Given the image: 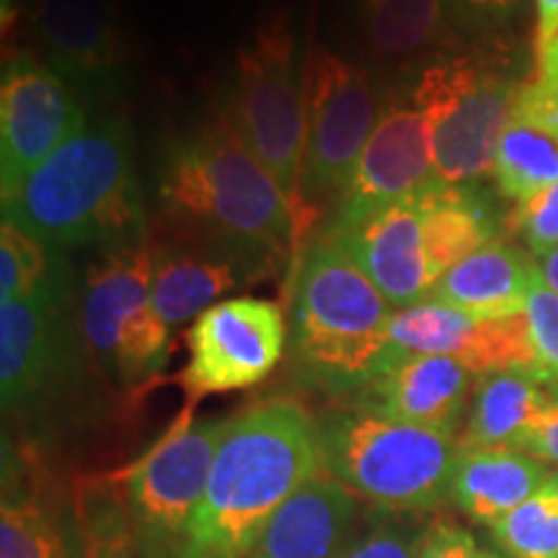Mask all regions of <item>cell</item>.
<instances>
[{
  "instance_id": "6da1fadb",
  "label": "cell",
  "mask_w": 558,
  "mask_h": 558,
  "mask_svg": "<svg viewBox=\"0 0 558 558\" xmlns=\"http://www.w3.org/2000/svg\"><path fill=\"white\" fill-rule=\"evenodd\" d=\"M320 473L318 422L300 403L269 399L230 416L184 558H246L279 507Z\"/></svg>"
},
{
  "instance_id": "7a4b0ae2",
  "label": "cell",
  "mask_w": 558,
  "mask_h": 558,
  "mask_svg": "<svg viewBox=\"0 0 558 558\" xmlns=\"http://www.w3.org/2000/svg\"><path fill=\"white\" fill-rule=\"evenodd\" d=\"M158 202L171 230L239 251L271 275L298 243L292 202L226 114L166 148Z\"/></svg>"
},
{
  "instance_id": "3957f363",
  "label": "cell",
  "mask_w": 558,
  "mask_h": 558,
  "mask_svg": "<svg viewBox=\"0 0 558 558\" xmlns=\"http://www.w3.org/2000/svg\"><path fill=\"white\" fill-rule=\"evenodd\" d=\"M396 308L349 254L318 233L305 241L288 282L290 369L303 388L352 396L399 360Z\"/></svg>"
},
{
  "instance_id": "277c9868",
  "label": "cell",
  "mask_w": 558,
  "mask_h": 558,
  "mask_svg": "<svg viewBox=\"0 0 558 558\" xmlns=\"http://www.w3.org/2000/svg\"><path fill=\"white\" fill-rule=\"evenodd\" d=\"M3 220L62 254L145 241V202L124 122L117 117L88 120L3 197Z\"/></svg>"
},
{
  "instance_id": "5b68a950",
  "label": "cell",
  "mask_w": 558,
  "mask_h": 558,
  "mask_svg": "<svg viewBox=\"0 0 558 558\" xmlns=\"http://www.w3.org/2000/svg\"><path fill=\"white\" fill-rule=\"evenodd\" d=\"M318 435L324 471L380 512H429L450 497L458 437L352 403L320 416Z\"/></svg>"
},
{
  "instance_id": "8992f818",
  "label": "cell",
  "mask_w": 558,
  "mask_h": 558,
  "mask_svg": "<svg viewBox=\"0 0 558 558\" xmlns=\"http://www.w3.org/2000/svg\"><path fill=\"white\" fill-rule=\"evenodd\" d=\"M522 83L481 54H452L424 65L411 104L427 122L437 184L476 186L492 177Z\"/></svg>"
},
{
  "instance_id": "52a82bcc",
  "label": "cell",
  "mask_w": 558,
  "mask_h": 558,
  "mask_svg": "<svg viewBox=\"0 0 558 558\" xmlns=\"http://www.w3.org/2000/svg\"><path fill=\"white\" fill-rule=\"evenodd\" d=\"M78 324L88 357L120 388L156 378L169 362L171 329L153 305L148 241L104 251L78 288Z\"/></svg>"
},
{
  "instance_id": "ba28073f",
  "label": "cell",
  "mask_w": 558,
  "mask_h": 558,
  "mask_svg": "<svg viewBox=\"0 0 558 558\" xmlns=\"http://www.w3.org/2000/svg\"><path fill=\"white\" fill-rule=\"evenodd\" d=\"M383 114L365 68L316 50L305 68V150L295 197L298 233L337 202Z\"/></svg>"
},
{
  "instance_id": "9c48e42d",
  "label": "cell",
  "mask_w": 558,
  "mask_h": 558,
  "mask_svg": "<svg viewBox=\"0 0 558 558\" xmlns=\"http://www.w3.org/2000/svg\"><path fill=\"white\" fill-rule=\"evenodd\" d=\"M226 120L295 209L305 150V88L284 16L269 19L239 52Z\"/></svg>"
},
{
  "instance_id": "30bf717a",
  "label": "cell",
  "mask_w": 558,
  "mask_h": 558,
  "mask_svg": "<svg viewBox=\"0 0 558 558\" xmlns=\"http://www.w3.org/2000/svg\"><path fill=\"white\" fill-rule=\"evenodd\" d=\"M226 424L228 418L197 422L184 411L169 435L124 471L120 494L140 558H163L184 548Z\"/></svg>"
},
{
  "instance_id": "8fae6325",
  "label": "cell",
  "mask_w": 558,
  "mask_h": 558,
  "mask_svg": "<svg viewBox=\"0 0 558 558\" xmlns=\"http://www.w3.org/2000/svg\"><path fill=\"white\" fill-rule=\"evenodd\" d=\"M83 337L70 269L32 295L0 303V399L5 414L54 401L78 369Z\"/></svg>"
},
{
  "instance_id": "7c38bea8",
  "label": "cell",
  "mask_w": 558,
  "mask_h": 558,
  "mask_svg": "<svg viewBox=\"0 0 558 558\" xmlns=\"http://www.w3.org/2000/svg\"><path fill=\"white\" fill-rule=\"evenodd\" d=\"M190 362L179 375L190 401L267 380L288 349V313L262 298H226L186 331Z\"/></svg>"
},
{
  "instance_id": "4fadbf2b",
  "label": "cell",
  "mask_w": 558,
  "mask_h": 558,
  "mask_svg": "<svg viewBox=\"0 0 558 558\" xmlns=\"http://www.w3.org/2000/svg\"><path fill=\"white\" fill-rule=\"evenodd\" d=\"M88 124L73 83L29 52L5 58L0 81V194L21 181Z\"/></svg>"
},
{
  "instance_id": "5bb4252c",
  "label": "cell",
  "mask_w": 558,
  "mask_h": 558,
  "mask_svg": "<svg viewBox=\"0 0 558 558\" xmlns=\"http://www.w3.org/2000/svg\"><path fill=\"white\" fill-rule=\"evenodd\" d=\"M437 184L429 130L414 104L383 109L347 186L320 230L344 228L375 209L416 197Z\"/></svg>"
},
{
  "instance_id": "9a60e30c",
  "label": "cell",
  "mask_w": 558,
  "mask_h": 558,
  "mask_svg": "<svg viewBox=\"0 0 558 558\" xmlns=\"http://www.w3.org/2000/svg\"><path fill=\"white\" fill-rule=\"evenodd\" d=\"M390 339L401 354H442L463 362L473 375L525 369L533 373L525 313L507 318H478L450 305L422 300L393 313Z\"/></svg>"
},
{
  "instance_id": "2e32d148",
  "label": "cell",
  "mask_w": 558,
  "mask_h": 558,
  "mask_svg": "<svg viewBox=\"0 0 558 558\" xmlns=\"http://www.w3.org/2000/svg\"><path fill=\"white\" fill-rule=\"evenodd\" d=\"M347 251L396 311L427 300L435 275L424 246L422 197L375 209L344 228L320 230Z\"/></svg>"
},
{
  "instance_id": "e0dca14e",
  "label": "cell",
  "mask_w": 558,
  "mask_h": 558,
  "mask_svg": "<svg viewBox=\"0 0 558 558\" xmlns=\"http://www.w3.org/2000/svg\"><path fill=\"white\" fill-rule=\"evenodd\" d=\"M153 246V305L169 329L197 318L228 292L275 277L239 251L171 230Z\"/></svg>"
},
{
  "instance_id": "ac0fdd59",
  "label": "cell",
  "mask_w": 558,
  "mask_h": 558,
  "mask_svg": "<svg viewBox=\"0 0 558 558\" xmlns=\"http://www.w3.org/2000/svg\"><path fill=\"white\" fill-rule=\"evenodd\" d=\"M476 375L442 354H401L352 393V407L458 437Z\"/></svg>"
},
{
  "instance_id": "d6986e66",
  "label": "cell",
  "mask_w": 558,
  "mask_h": 558,
  "mask_svg": "<svg viewBox=\"0 0 558 558\" xmlns=\"http://www.w3.org/2000/svg\"><path fill=\"white\" fill-rule=\"evenodd\" d=\"M492 179L505 199L533 197L558 181V81L522 83L501 132Z\"/></svg>"
},
{
  "instance_id": "ffe728a7",
  "label": "cell",
  "mask_w": 558,
  "mask_h": 558,
  "mask_svg": "<svg viewBox=\"0 0 558 558\" xmlns=\"http://www.w3.org/2000/svg\"><path fill=\"white\" fill-rule=\"evenodd\" d=\"M360 499L329 473L279 507L246 558H331L357 530Z\"/></svg>"
},
{
  "instance_id": "44dd1931",
  "label": "cell",
  "mask_w": 558,
  "mask_h": 558,
  "mask_svg": "<svg viewBox=\"0 0 558 558\" xmlns=\"http://www.w3.org/2000/svg\"><path fill=\"white\" fill-rule=\"evenodd\" d=\"M47 65L70 83H96L120 58L114 0H41L32 16Z\"/></svg>"
},
{
  "instance_id": "7402d4cb",
  "label": "cell",
  "mask_w": 558,
  "mask_h": 558,
  "mask_svg": "<svg viewBox=\"0 0 558 558\" xmlns=\"http://www.w3.org/2000/svg\"><path fill=\"white\" fill-rule=\"evenodd\" d=\"M538 264L514 243L501 239L460 259L432 284L427 300L478 318H507L525 313Z\"/></svg>"
},
{
  "instance_id": "603a6c76",
  "label": "cell",
  "mask_w": 558,
  "mask_h": 558,
  "mask_svg": "<svg viewBox=\"0 0 558 558\" xmlns=\"http://www.w3.org/2000/svg\"><path fill=\"white\" fill-rule=\"evenodd\" d=\"M554 478L546 463L512 448L460 450L450 499L478 525L492 527Z\"/></svg>"
},
{
  "instance_id": "cb8c5ba5",
  "label": "cell",
  "mask_w": 558,
  "mask_h": 558,
  "mask_svg": "<svg viewBox=\"0 0 558 558\" xmlns=\"http://www.w3.org/2000/svg\"><path fill=\"white\" fill-rule=\"evenodd\" d=\"M550 399L554 396L548 393V388L525 369L478 375L476 386H473L465 429L458 437V448L514 450Z\"/></svg>"
},
{
  "instance_id": "d4e9b609",
  "label": "cell",
  "mask_w": 558,
  "mask_h": 558,
  "mask_svg": "<svg viewBox=\"0 0 558 558\" xmlns=\"http://www.w3.org/2000/svg\"><path fill=\"white\" fill-rule=\"evenodd\" d=\"M418 197L424 209V246L435 282L460 259L497 239L501 222L481 184H435Z\"/></svg>"
},
{
  "instance_id": "484cf974",
  "label": "cell",
  "mask_w": 558,
  "mask_h": 558,
  "mask_svg": "<svg viewBox=\"0 0 558 558\" xmlns=\"http://www.w3.org/2000/svg\"><path fill=\"white\" fill-rule=\"evenodd\" d=\"M362 29L378 58L411 62L458 39L445 0H360Z\"/></svg>"
},
{
  "instance_id": "4316f807",
  "label": "cell",
  "mask_w": 558,
  "mask_h": 558,
  "mask_svg": "<svg viewBox=\"0 0 558 558\" xmlns=\"http://www.w3.org/2000/svg\"><path fill=\"white\" fill-rule=\"evenodd\" d=\"M81 535L70 538L60 512L37 497H3L0 558H78Z\"/></svg>"
},
{
  "instance_id": "83f0119b",
  "label": "cell",
  "mask_w": 558,
  "mask_h": 558,
  "mask_svg": "<svg viewBox=\"0 0 558 558\" xmlns=\"http://www.w3.org/2000/svg\"><path fill=\"white\" fill-rule=\"evenodd\" d=\"M78 558H140L122 494L107 481H90L78 497Z\"/></svg>"
},
{
  "instance_id": "f1b7e54d",
  "label": "cell",
  "mask_w": 558,
  "mask_h": 558,
  "mask_svg": "<svg viewBox=\"0 0 558 558\" xmlns=\"http://www.w3.org/2000/svg\"><path fill=\"white\" fill-rule=\"evenodd\" d=\"M70 264L62 251L32 239L29 233L3 220L0 226V303H13L65 275Z\"/></svg>"
},
{
  "instance_id": "f546056e",
  "label": "cell",
  "mask_w": 558,
  "mask_h": 558,
  "mask_svg": "<svg viewBox=\"0 0 558 558\" xmlns=\"http://www.w3.org/2000/svg\"><path fill=\"white\" fill-rule=\"evenodd\" d=\"M492 538L509 558H558V481L492 525Z\"/></svg>"
},
{
  "instance_id": "4dcf8cb0",
  "label": "cell",
  "mask_w": 558,
  "mask_h": 558,
  "mask_svg": "<svg viewBox=\"0 0 558 558\" xmlns=\"http://www.w3.org/2000/svg\"><path fill=\"white\" fill-rule=\"evenodd\" d=\"M427 530L411 514L380 512L349 535L331 558H416Z\"/></svg>"
},
{
  "instance_id": "1f68e13d",
  "label": "cell",
  "mask_w": 558,
  "mask_h": 558,
  "mask_svg": "<svg viewBox=\"0 0 558 558\" xmlns=\"http://www.w3.org/2000/svg\"><path fill=\"white\" fill-rule=\"evenodd\" d=\"M525 320L533 347V375L548 390H558V292L548 288L541 269L525 303Z\"/></svg>"
},
{
  "instance_id": "d6a6232c",
  "label": "cell",
  "mask_w": 558,
  "mask_h": 558,
  "mask_svg": "<svg viewBox=\"0 0 558 558\" xmlns=\"http://www.w3.org/2000/svg\"><path fill=\"white\" fill-rule=\"evenodd\" d=\"M507 226L520 235L533 259L558 248V181L533 197L514 202Z\"/></svg>"
},
{
  "instance_id": "836d02e7",
  "label": "cell",
  "mask_w": 558,
  "mask_h": 558,
  "mask_svg": "<svg viewBox=\"0 0 558 558\" xmlns=\"http://www.w3.org/2000/svg\"><path fill=\"white\" fill-rule=\"evenodd\" d=\"M458 34H492L518 16L522 0H445Z\"/></svg>"
},
{
  "instance_id": "e575fe53",
  "label": "cell",
  "mask_w": 558,
  "mask_h": 558,
  "mask_svg": "<svg viewBox=\"0 0 558 558\" xmlns=\"http://www.w3.org/2000/svg\"><path fill=\"white\" fill-rule=\"evenodd\" d=\"M535 75L558 81V0H535Z\"/></svg>"
},
{
  "instance_id": "d590c367",
  "label": "cell",
  "mask_w": 558,
  "mask_h": 558,
  "mask_svg": "<svg viewBox=\"0 0 558 558\" xmlns=\"http://www.w3.org/2000/svg\"><path fill=\"white\" fill-rule=\"evenodd\" d=\"M476 554L478 546L469 530L456 525V522L439 520L427 527L416 558H476Z\"/></svg>"
},
{
  "instance_id": "8d00e7d4",
  "label": "cell",
  "mask_w": 558,
  "mask_h": 558,
  "mask_svg": "<svg viewBox=\"0 0 558 558\" xmlns=\"http://www.w3.org/2000/svg\"><path fill=\"white\" fill-rule=\"evenodd\" d=\"M520 452H527L541 463L558 465V399H550L541 416L530 424V429L518 442Z\"/></svg>"
},
{
  "instance_id": "74e56055",
  "label": "cell",
  "mask_w": 558,
  "mask_h": 558,
  "mask_svg": "<svg viewBox=\"0 0 558 558\" xmlns=\"http://www.w3.org/2000/svg\"><path fill=\"white\" fill-rule=\"evenodd\" d=\"M41 0H0V13H3V32L9 34L11 26L19 24L21 16H34Z\"/></svg>"
},
{
  "instance_id": "f35d334b",
  "label": "cell",
  "mask_w": 558,
  "mask_h": 558,
  "mask_svg": "<svg viewBox=\"0 0 558 558\" xmlns=\"http://www.w3.org/2000/svg\"><path fill=\"white\" fill-rule=\"evenodd\" d=\"M535 264H538L541 275H543V279H546V282H548V288L558 292V248H554V251H548V254L538 256V259H535Z\"/></svg>"
},
{
  "instance_id": "ab89813d",
  "label": "cell",
  "mask_w": 558,
  "mask_h": 558,
  "mask_svg": "<svg viewBox=\"0 0 558 558\" xmlns=\"http://www.w3.org/2000/svg\"><path fill=\"white\" fill-rule=\"evenodd\" d=\"M476 558H501L497 550H488V548H478V554H476Z\"/></svg>"
},
{
  "instance_id": "60d3db41",
  "label": "cell",
  "mask_w": 558,
  "mask_h": 558,
  "mask_svg": "<svg viewBox=\"0 0 558 558\" xmlns=\"http://www.w3.org/2000/svg\"><path fill=\"white\" fill-rule=\"evenodd\" d=\"M163 558H184V548L177 550V554H171V556H163Z\"/></svg>"
},
{
  "instance_id": "b9f144b4",
  "label": "cell",
  "mask_w": 558,
  "mask_h": 558,
  "mask_svg": "<svg viewBox=\"0 0 558 558\" xmlns=\"http://www.w3.org/2000/svg\"><path fill=\"white\" fill-rule=\"evenodd\" d=\"M556 481H558V473H556Z\"/></svg>"
}]
</instances>
